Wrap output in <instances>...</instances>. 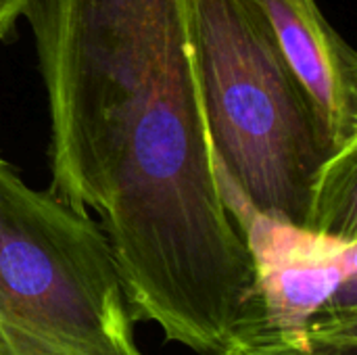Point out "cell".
<instances>
[{"label": "cell", "instance_id": "3957f363", "mask_svg": "<svg viewBox=\"0 0 357 355\" xmlns=\"http://www.w3.org/2000/svg\"><path fill=\"white\" fill-rule=\"evenodd\" d=\"M249 251L264 326L293 343L357 339V236L305 228L222 197Z\"/></svg>", "mask_w": 357, "mask_h": 355}, {"label": "cell", "instance_id": "7a4b0ae2", "mask_svg": "<svg viewBox=\"0 0 357 355\" xmlns=\"http://www.w3.org/2000/svg\"><path fill=\"white\" fill-rule=\"evenodd\" d=\"M111 243L0 155V355H144Z\"/></svg>", "mask_w": 357, "mask_h": 355}, {"label": "cell", "instance_id": "6da1fadb", "mask_svg": "<svg viewBox=\"0 0 357 355\" xmlns=\"http://www.w3.org/2000/svg\"><path fill=\"white\" fill-rule=\"evenodd\" d=\"M220 195L357 236V146L341 149L257 0H190Z\"/></svg>", "mask_w": 357, "mask_h": 355}, {"label": "cell", "instance_id": "277c9868", "mask_svg": "<svg viewBox=\"0 0 357 355\" xmlns=\"http://www.w3.org/2000/svg\"><path fill=\"white\" fill-rule=\"evenodd\" d=\"M337 144L357 146V54L316 0H257Z\"/></svg>", "mask_w": 357, "mask_h": 355}, {"label": "cell", "instance_id": "8992f818", "mask_svg": "<svg viewBox=\"0 0 357 355\" xmlns=\"http://www.w3.org/2000/svg\"><path fill=\"white\" fill-rule=\"evenodd\" d=\"M29 0H0V40L8 38L17 25V21L23 17Z\"/></svg>", "mask_w": 357, "mask_h": 355}, {"label": "cell", "instance_id": "5b68a950", "mask_svg": "<svg viewBox=\"0 0 357 355\" xmlns=\"http://www.w3.org/2000/svg\"><path fill=\"white\" fill-rule=\"evenodd\" d=\"M226 355H357V339L301 345L261 333L241 345H234Z\"/></svg>", "mask_w": 357, "mask_h": 355}]
</instances>
